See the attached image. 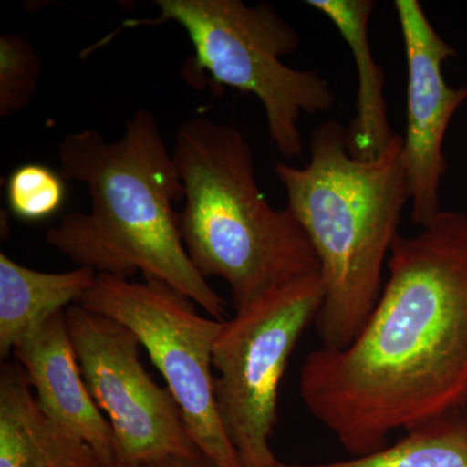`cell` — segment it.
Returning <instances> with one entry per match:
<instances>
[{
    "mask_svg": "<svg viewBox=\"0 0 467 467\" xmlns=\"http://www.w3.org/2000/svg\"><path fill=\"white\" fill-rule=\"evenodd\" d=\"M387 269L358 337L313 350L300 371L304 404L353 457L467 405V213L400 234Z\"/></svg>",
    "mask_w": 467,
    "mask_h": 467,
    "instance_id": "1",
    "label": "cell"
},
{
    "mask_svg": "<svg viewBox=\"0 0 467 467\" xmlns=\"http://www.w3.org/2000/svg\"><path fill=\"white\" fill-rule=\"evenodd\" d=\"M58 160L66 180L88 187L91 209L64 216L46 236L51 247L97 275L159 279L225 321L226 301L184 248L173 208L184 199L182 180L150 110L138 109L112 142L92 129L67 135Z\"/></svg>",
    "mask_w": 467,
    "mask_h": 467,
    "instance_id": "2",
    "label": "cell"
},
{
    "mask_svg": "<svg viewBox=\"0 0 467 467\" xmlns=\"http://www.w3.org/2000/svg\"><path fill=\"white\" fill-rule=\"evenodd\" d=\"M304 168L279 162L288 209L317 254L325 297L316 318L322 347L343 349L361 333L383 290V267L409 202L404 140L373 160L353 158L348 129L318 126Z\"/></svg>",
    "mask_w": 467,
    "mask_h": 467,
    "instance_id": "3",
    "label": "cell"
},
{
    "mask_svg": "<svg viewBox=\"0 0 467 467\" xmlns=\"http://www.w3.org/2000/svg\"><path fill=\"white\" fill-rule=\"evenodd\" d=\"M173 158L184 187V248L204 278L229 285L234 310L319 273L299 221L288 208H273L261 192L241 129L207 117L189 119L178 130Z\"/></svg>",
    "mask_w": 467,
    "mask_h": 467,
    "instance_id": "4",
    "label": "cell"
},
{
    "mask_svg": "<svg viewBox=\"0 0 467 467\" xmlns=\"http://www.w3.org/2000/svg\"><path fill=\"white\" fill-rule=\"evenodd\" d=\"M153 20L126 21V26L175 23L192 43L193 57L184 69L192 84L205 77L216 88L254 94L265 110L267 131L285 158H301V113L333 109L335 94L317 70L294 69L281 57L299 48L296 30L270 5L241 0H156Z\"/></svg>",
    "mask_w": 467,
    "mask_h": 467,
    "instance_id": "5",
    "label": "cell"
},
{
    "mask_svg": "<svg viewBox=\"0 0 467 467\" xmlns=\"http://www.w3.org/2000/svg\"><path fill=\"white\" fill-rule=\"evenodd\" d=\"M319 273L266 292L223 321L213 349L218 416L241 467H275L269 441L292 350L324 304Z\"/></svg>",
    "mask_w": 467,
    "mask_h": 467,
    "instance_id": "6",
    "label": "cell"
},
{
    "mask_svg": "<svg viewBox=\"0 0 467 467\" xmlns=\"http://www.w3.org/2000/svg\"><path fill=\"white\" fill-rule=\"evenodd\" d=\"M159 279L97 275L79 306L126 326L149 353L180 405L199 450L218 467H241L218 416L213 349L223 321L202 317Z\"/></svg>",
    "mask_w": 467,
    "mask_h": 467,
    "instance_id": "7",
    "label": "cell"
},
{
    "mask_svg": "<svg viewBox=\"0 0 467 467\" xmlns=\"http://www.w3.org/2000/svg\"><path fill=\"white\" fill-rule=\"evenodd\" d=\"M66 317L86 386L109 416L119 467L199 453L174 396L144 368L138 337L79 304Z\"/></svg>",
    "mask_w": 467,
    "mask_h": 467,
    "instance_id": "8",
    "label": "cell"
},
{
    "mask_svg": "<svg viewBox=\"0 0 467 467\" xmlns=\"http://www.w3.org/2000/svg\"><path fill=\"white\" fill-rule=\"evenodd\" d=\"M408 66L404 165L411 218L423 227L438 216L447 171L444 140L451 117L467 100L466 88H451L442 66L456 51L439 36L417 0H396Z\"/></svg>",
    "mask_w": 467,
    "mask_h": 467,
    "instance_id": "9",
    "label": "cell"
},
{
    "mask_svg": "<svg viewBox=\"0 0 467 467\" xmlns=\"http://www.w3.org/2000/svg\"><path fill=\"white\" fill-rule=\"evenodd\" d=\"M12 353L46 417L88 444L104 465L119 467L115 434L86 386L66 310L48 319Z\"/></svg>",
    "mask_w": 467,
    "mask_h": 467,
    "instance_id": "10",
    "label": "cell"
},
{
    "mask_svg": "<svg viewBox=\"0 0 467 467\" xmlns=\"http://www.w3.org/2000/svg\"><path fill=\"white\" fill-rule=\"evenodd\" d=\"M309 7L324 14L340 33L355 60L358 90L356 117L348 128V150L358 160H373L396 134L387 116L383 67L374 60L368 23L376 8L373 0H309Z\"/></svg>",
    "mask_w": 467,
    "mask_h": 467,
    "instance_id": "11",
    "label": "cell"
},
{
    "mask_svg": "<svg viewBox=\"0 0 467 467\" xmlns=\"http://www.w3.org/2000/svg\"><path fill=\"white\" fill-rule=\"evenodd\" d=\"M97 279L91 267L45 273L21 265L0 254V356L36 334L57 313L75 306Z\"/></svg>",
    "mask_w": 467,
    "mask_h": 467,
    "instance_id": "12",
    "label": "cell"
},
{
    "mask_svg": "<svg viewBox=\"0 0 467 467\" xmlns=\"http://www.w3.org/2000/svg\"><path fill=\"white\" fill-rule=\"evenodd\" d=\"M69 432L43 413L18 362L0 373V467H52Z\"/></svg>",
    "mask_w": 467,
    "mask_h": 467,
    "instance_id": "13",
    "label": "cell"
},
{
    "mask_svg": "<svg viewBox=\"0 0 467 467\" xmlns=\"http://www.w3.org/2000/svg\"><path fill=\"white\" fill-rule=\"evenodd\" d=\"M275 467H467V413L451 411L409 430L383 450L337 462Z\"/></svg>",
    "mask_w": 467,
    "mask_h": 467,
    "instance_id": "14",
    "label": "cell"
},
{
    "mask_svg": "<svg viewBox=\"0 0 467 467\" xmlns=\"http://www.w3.org/2000/svg\"><path fill=\"white\" fill-rule=\"evenodd\" d=\"M66 196V178L38 162L21 165L9 175L8 207L20 220L36 223L54 216Z\"/></svg>",
    "mask_w": 467,
    "mask_h": 467,
    "instance_id": "15",
    "label": "cell"
},
{
    "mask_svg": "<svg viewBox=\"0 0 467 467\" xmlns=\"http://www.w3.org/2000/svg\"><path fill=\"white\" fill-rule=\"evenodd\" d=\"M41 60L32 43L20 34L0 38V116L26 109L38 90Z\"/></svg>",
    "mask_w": 467,
    "mask_h": 467,
    "instance_id": "16",
    "label": "cell"
},
{
    "mask_svg": "<svg viewBox=\"0 0 467 467\" xmlns=\"http://www.w3.org/2000/svg\"><path fill=\"white\" fill-rule=\"evenodd\" d=\"M52 467H107L84 441L70 435Z\"/></svg>",
    "mask_w": 467,
    "mask_h": 467,
    "instance_id": "17",
    "label": "cell"
},
{
    "mask_svg": "<svg viewBox=\"0 0 467 467\" xmlns=\"http://www.w3.org/2000/svg\"><path fill=\"white\" fill-rule=\"evenodd\" d=\"M133 467H218L216 463L212 462L208 457H205L202 451L186 457H168L153 461V462L142 463Z\"/></svg>",
    "mask_w": 467,
    "mask_h": 467,
    "instance_id": "18",
    "label": "cell"
}]
</instances>
